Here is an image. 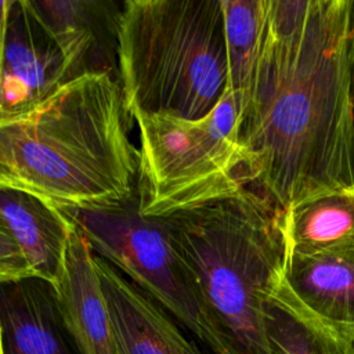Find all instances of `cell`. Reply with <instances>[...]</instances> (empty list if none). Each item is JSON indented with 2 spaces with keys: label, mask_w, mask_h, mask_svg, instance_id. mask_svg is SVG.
<instances>
[{
  "label": "cell",
  "mask_w": 354,
  "mask_h": 354,
  "mask_svg": "<svg viewBox=\"0 0 354 354\" xmlns=\"http://www.w3.org/2000/svg\"><path fill=\"white\" fill-rule=\"evenodd\" d=\"M133 118L113 73L76 76L32 108L0 116V188L64 212L118 206L137 196Z\"/></svg>",
  "instance_id": "2"
},
{
  "label": "cell",
  "mask_w": 354,
  "mask_h": 354,
  "mask_svg": "<svg viewBox=\"0 0 354 354\" xmlns=\"http://www.w3.org/2000/svg\"><path fill=\"white\" fill-rule=\"evenodd\" d=\"M0 214L35 278L55 286L73 221L46 202L10 188H0Z\"/></svg>",
  "instance_id": "13"
},
{
  "label": "cell",
  "mask_w": 354,
  "mask_h": 354,
  "mask_svg": "<svg viewBox=\"0 0 354 354\" xmlns=\"http://www.w3.org/2000/svg\"><path fill=\"white\" fill-rule=\"evenodd\" d=\"M234 354H271L264 299L283 266L279 210L253 188L159 218Z\"/></svg>",
  "instance_id": "3"
},
{
  "label": "cell",
  "mask_w": 354,
  "mask_h": 354,
  "mask_svg": "<svg viewBox=\"0 0 354 354\" xmlns=\"http://www.w3.org/2000/svg\"><path fill=\"white\" fill-rule=\"evenodd\" d=\"M95 254L112 264L212 354H234L207 314L159 218L141 216L137 196L118 206L65 213Z\"/></svg>",
  "instance_id": "6"
},
{
  "label": "cell",
  "mask_w": 354,
  "mask_h": 354,
  "mask_svg": "<svg viewBox=\"0 0 354 354\" xmlns=\"http://www.w3.org/2000/svg\"><path fill=\"white\" fill-rule=\"evenodd\" d=\"M11 6H12V0L0 1V73L4 62L7 32H8V17H10Z\"/></svg>",
  "instance_id": "18"
},
{
  "label": "cell",
  "mask_w": 354,
  "mask_h": 354,
  "mask_svg": "<svg viewBox=\"0 0 354 354\" xmlns=\"http://www.w3.org/2000/svg\"><path fill=\"white\" fill-rule=\"evenodd\" d=\"M239 102L227 86L202 119L136 113L140 130L137 202L141 216L165 218L248 187L239 144Z\"/></svg>",
  "instance_id": "5"
},
{
  "label": "cell",
  "mask_w": 354,
  "mask_h": 354,
  "mask_svg": "<svg viewBox=\"0 0 354 354\" xmlns=\"http://www.w3.org/2000/svg\"><path fill=\"white\" fill-rule=\"evenodd\" d=\"M71 80L62 53L29 0H12L0 73V116L26 111Z\"/></svg>",
  "instance_id": "7"
},
{
  "label": "cell",
  "mask_w": 354,
  "mask_h": 354,
  "mask_svg": "<svg viewBox=\"0 0 354 354\" xmlns=\"http://www.w3.org/2000/svg\"><path fill=\"white\" fill-rule=\"evenodd\" d=\"M95 264L123 354H187L188 339L156 301L98 254Z\"/></svg>",
  "instance_id": "10"
},
{
  "label": "cell",
  "mask_w": 354,
  "mask_h": 354,
  "mask_svg": "<svg viewBox=\"0 0 354 354\" xmlns=\"http://www.w3.org/2000/svg\"><path fill=\"white\" fill-rule=\"evenodd\" d=\"M239 144L278 210L354 187V0H266Z\"/></svg>",
  "instance_id": "1"
},
{
  "label": "cell",
  "mask_w": 354,
  "mask_h": 354,
  "mask_svg": "<svg viewBox=\"0 0 354 354\" xmlns=\"http://www.w3.org/2000/svg\"><path fill=\"white\" fill-rule=\"evenodd\" d=\"M187 354H206V353H203V351L199 348V346H198L196 342L188 339V343H187Z\"/></svg>",
  "instance_id": "19"
},
{
  "label": "cell",
  "mask_w": 354,
  "mask_h": 354,
  "mask_svg": "<svg viewBox=\"0 0 354 354\" xmlns=\"http://www.w3.org/2000/svg\"><path fill=\"white\" fill-rule=\"evenodd\" d=\"M271 354H354V337L313 311L292 289L283 266L264 299Z\"/></svg>",
  "instance_id": "12"
},
{
  "label": "cell",
  "mask_w": 354,
  "mask_h": 354,
  "mask_svg": "<svg viewBox=\"0 0 354 354\" xmlns=\"http://www.w3.org/2000/svg\"><path fill=\"white\" fill-rule=\"evenodd\" d=\"M26 278H35V275L0 214V285Z\"/></svg>",
  "instance_id": "17"
},
{
  "label": "cell",
  "mask_w": 354,
  "mask_h": 354,
  "mask_svg": "<svg viewBox=\"0 0 354 354\" xmlns=\"http://www.w3.org/2000/svg\"><path fill=\"white\" fill-rule=\"evenodd\" d=\"M228 59V87L243 105L259 57L266 0H221Z\"/></svg>",
  "instance_id": "16"
},
{
  "label": "cell",
  "mask_w": 354,
  "mask_h": 354,
  "mask_svg": "<svg viewBox=\"0 0 354 354\" xmlns=\"http://www.w3.org/2000/svg\"><path fill=\"white\" fill-rule=\"evenodd\" d=\"M283 259L354 248V187L326 191L279 210Z\"/></svg>",
  "instance_id": "14"
},
{
  "label": "cell",
  "mask_w": 354,
  "mask_h": 354,
  "mask_svg": "<svg viewBox=\"0 0 354 354\" xmlns=\"http://www.w3.org/2000/svg\"><path fill=\"white\" fill-rule=\"evenodd\" d=\"M32 6L54 36L71 79L88 72L118 76L116 29L122 3L39 0Z\"/></svg>",
  "instance_id": "9"
},
{
  "label": "cell",
  "mask_w": 354,
  "mask_h": 354,
  "mask_svg": "<svg viewBox=\"0 0 354 354\" xmlns=\"http://www.w3.org/2000/svg\"><path fill=\"white\" fill-rule=\"evenodd\" d=\"M283 274L313 311L354 337V248L283 259Z\"/></svg>",
  "instance_id": "15"
},
{
  "label": "cell",
  "mask_w": 354,
  "mask_h": 354,
  "mask_svg": "<svg viewBox=\"0 0 354 354\" xmlns=\"http://www.w3.org/2000/svg\"><path fill=\"white\" fill-rule=\"evenodd\" d=\"M116 57L118 80L131 118H205L228 86L221 0L123 1Z\"/></svg>",
  "instance_id": "4"
},
{
  "label": "cell",
  "mask_w": 354,
  "mask_h": 354,
  "mask_svg": "<svg viewBox=\"0 0 354 354\" xmlns=\"http://www.w3.org/2000/svg\"><path fill=\"white\" fill-rule=\"evenodd\" d=\"M6 354H72L51 285L26 278L0 285Z\"/></svg>",
  "instance_id": "11"
},
{
  "label": "cell",
  "mask_w": 354,
  "mask_h": 354,
  "mask_svg": "<svg viewBox=\"0 0 354 354\" xmlns=\"http://www.w3.org/2000/svg\"><path fill=\"white\" fill-rule=\"evenodd\" d=\"M53 290L65 330L79 354H123L97 270L95 253L75 221Z\"/></svg>",
  "instance_id": "8"
}]
</instances>
